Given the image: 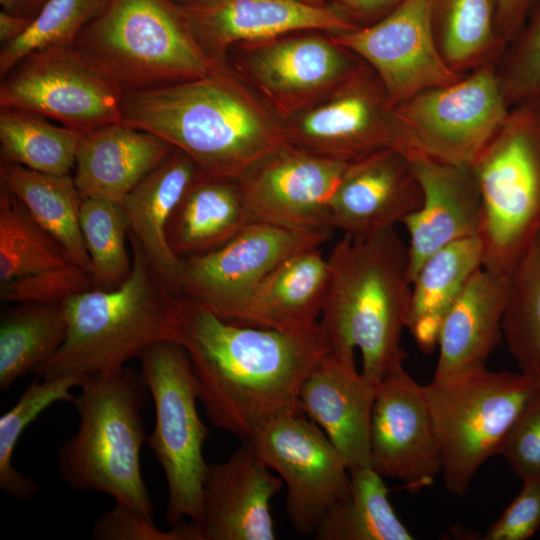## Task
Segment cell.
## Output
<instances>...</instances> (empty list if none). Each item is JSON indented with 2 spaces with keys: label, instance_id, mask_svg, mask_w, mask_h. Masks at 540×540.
<instances>
[{
  "label": "cell",
  "instance_id": "cell-1",
  "mask_svg": "<svg viewBox=\"0 0 540 540\" xmlns=\"http://www.w3.org/2000/svg\"><path fill=\"white\" fill-rule=\"evenodd\" d=\"M182 346L210 423L242 442L263 424L301 411L302 384L330 350L320 325L287 333L229 322L187 303Z\"/></svg>",
  "mask_w": 540,
  "mask_h": 540
},
{
  "label": "cell",
  "instance_id": "cell-2",
  "mask_svg": "<svg viewBox=\"0 0 540 540\" xmlns=\"http://www.w3.org/2000/svg\"><path fill=\"white\" fill-rule=\"evenodd\" d=\"M122 122L159 136L187 154L201 175L212 178L237 180L290 144L286 130L222 62L198 79L125 91Z\"/></svg>",
  "mask_w": 540,
  "mask_h": 540
},
{
  "label": "cell",
  "instance_id": "cell-3",
  "mask_svg": "<svg viewBox=\"0 0 540 540\" xmlns=\"http://www.w3.org/2000/svg\"><path fill=\"white\" fill-rule=\"evenodd\" d=\"M330 280L319 319L330 351L362 356V375L379 384L403 367L412 281L408 246L394 228L344 236L328 256Z\"/></svg>",
  "mask_w": 540,
  "mask_h": 540
},
{
  "label": "cell",
  "instance_id": "cell-4",
  "mask_svg": "<svg viewBox=\"0 0 540 540\" xmlns=\"http://www.w3.org/2000/svg\"><path fill=\"white\" fill-rule=\"evenodd\" d=\"M132 268L114 290L89 289L62 303L67 332L31 373L43 379L117 371L160 342L183 343L186 303L129 231Z\"/></svg>",
  "mask_w": 540,
  "mask_h": 540
},
{
  "label": "cell",
  "instance_id": "cell-5",
  "mask_svg": "<svg viewBox=\"0 0 540 540\" xmlns=\"http://www.w3.org/2000/svg\"><path fill=\"white\" fill-rule=\"evenodd\" d=\"M79 388L73 402L79 428L58 452L62 479L75 490L108 494L152 519L140 461L147 440L142 411L150 395L141 373L124 366L88 375Z\"/></svg>",
  "mask_w": 540,
  "mask_h": 540
},
{
  "label": "cell",
  "instance_id": "cell-6",
  "mask_svg": "<svg viewBox=\"0 0 540 540\" xmlns=\"http://www.w3.org/2000/svg\"><path fill=\"white\" fill-rule=\"evenodd\" d=\"M71 47L124 92L198 79L222 62L206 54L170 0H110Z\"/></svg>",
  "mask_w": 540,
  "mask_h": 540
},
{
  "label": "cell",
  "instance_id": "cell-7",
  "mask_svg": "<svg viewBox=\"0 0 540 540\" xmlns=\"http://www.w3.org/2000/svg\"><path fill=\"white\" fill-rule=\"evenodd\" d=\"M471 167L482 202L483 268L510 276L540 235V103L513 107Z\"/></svg>",
  "mask_w": 540,
  "mask_h": 540
},
{
  "label": "cell",
  "instance_id": "cell-8",
  "mask_svg": "<svg viewBox=\"0 0 540 540\" xmlns=\"http://www.w3.org/2000/svg\"><path fill=\"white\" fill-rule=\"evenodd\" d=\"M439 446L444 486L463 497L538 388L521 372L485 366L423 385Z\"/></svg>",
  "mask_w": 540,
  "mask_h": 540
},
{
  "label": "cell",
  "instance_id": "cell-9",
  "mask_svg": "<svg viewBox=\"0 0 540 540\" xmlns=\"http://www.w3.org/2000/svg\"><path fill=\"white\" fill-rule=\"evenodd\" d=\"M141 375L153 399L155 425L147 443L161 465L168 486L166 521L198 523L208 464L203 445L209 435L198 410V391L185 348L160 342L139 357Z\"/></svg>",
  "mask_w": 540,
  "mask_h": 540
},
{
  "label": "cell",
  "instance_id": "cell-10",
  "mask_svg": "<svg viewBox=\"0 0 540 540\" xmlns=\"http://www.w3.org/2000/svg\"><path fill=\"white\" fill-rule=\"evenodd\" d=\"M510 112L499 75L488 67L392 106L399 151L469 166Z\"/></svg>",
  "mask_w": 540,
  "mask_h": 540
},
{
  "label": "cell",
  "instance_id": "cell-11",
  "mask_svg": "<svg viewBox=\"0 0 540 540\" xmlns=\"http://www.w3.org/2000/svg\"><path fill=\"white\" fill-rule=\"evenodd\" d=\"M330 235L252 221L219 248L183 258L178 295L192 307L235 322L277 265L299 251L321 246Z\"/></svg>",
  "mask_w": 540,
  "mask_h": 540
},
{
  "label": "cell",
  "instance_id": "cell-12",
  "mask_svg": "<svg viewBox=\"0 0 540 540\" xmlns=\"http://www.w3.org/2000/svg\"><path fill=\"white\" fill-rule=\"evenodd\" d=\"M248 442L287 488L285 513L293 529L314 536L327 512L349 496V469L323 430L301 411L257 428Z\"/></svg>",
  "mask_w": 540,
  "mask_h": 540
},
{
  "label": "cell",
  "instance_id": "cell-13",
  "mask_svg": "<svg viewBox=\"0 0 540 540\" xmlns=\"http://www.w3.org/2000/svg\"><path fill=\"white\" fill-rule=\"evenodd\" d=\"M1 79L0 108L51 118L80 134L122 122L124 91L71 46L32 52Z\"/></svg>",
  "mask_w": 540,
  "mask_h": 540
},
{
  "label": "cell",
  "instance_id": "cell-14",
  "mask_svg": "<svg viewBox=\"0 0 540 540\" xmlns=\"http://www.w3.org/2000/svg\"><path fill=\"white\" fill-rule=\"evenodd\" d=\"M331 40L375 69L391 106L462 78L440 52L431 0H401L376 23L336 34Z\"/></svg>",
  "mask_w": 540,
  "mask_h": 540
},
{
  "label": "cell",
  "instance_id": "cell-15",
  "mask_svg": "<svg viewBox=\"0 0 540 540\" xmlns=\"http://www.w3.org/2000/svg\"><path fill=\"white\" fill-rule=\"evenodd\" d=\"M348 164L288 144L237 181L252 221L331 234L330 201Z\"/></svg>",
  "mask_w": 540,
  "mask_h": 540
},
{
  "label": "cell",
  "instance_id": "cell-16",
  "mask_svg": "<svg viewBox=\"0 0 540 540\" xmlns=\"http://www.w3.org/2000/svg\"><path fill=\"white\" fill-rule=\"evenodd\" d=\"M371 467L411 490L433 483L442 463L424 392L403 367L379 383L370 425Z\"/></svg>",
  "mask_w": 540,
  "mask_h": 540
},
{
  "label": "cell",
  "instance_id": "cell-17",
  "mask_svg": "<svg viewBox=\"0 0 540 540\" xmlns=\"http://www.w3.org/2000/svg\"><path fill=\"white\" fill-rule=\"evenodd\" d=\"M179 7L198 44L216 61L241 41L263 42L299 30L341 34L357 28L337 8L301 0H204Z\"/></svg>",
  "mask_w": 540,
  "mask_h": 540
},
{
  "label": "cell",
  "instance_id": "cell-18",
  "mask_svg": "<svg viewBox=\"0 0 540 540\" xmlns=\"http://www.w3.org/2000/svg\"><path fill=\"white\" fill-rule=\"evenodd\" d=\"M248 442L225 461L208 464L201 515L202 540H274L271 501L283 481Z\"/></svg>",
  "mask_w": 540,
  "mask_h": 540
},
{
  "label": "cell",
  "instance_id": "cell-19",
  "mask_svg": "<svg viewBox=\"0 0 540 540\" xmlns=\"http://www.w3.org/2000/svg\"><path fill=\"white\" fill-rule=\"evenodd\" d=\"M421 202L406 155L383 148L349 162L330 201L331 222L344 236L362 238L402 224Z\"/></svg>",
  "mask_w": 540,
  "mask_h": 540
},
{
  "label": "cell",
  "instance_id": "cell-20",
  "mask_svg": "<svg viewBox=\"0 0 540 540\" xmlns=\"http://www.w3.org/2000/svg\"><path fill=\"white\" fill-rule=\"evenodd\" d=\"M421 189V206L404 221L409 234L411 281L433 253L462 239L479 237L482 202L469 165L445 163L418 152L405 154Z\"/></svg>",
  "mask_w": 540,
  "mask_h": 540
},
{
  "label": "cell",
  "instance_id": "cell-21",
  "mask_svg": "<svg viewBox=\"0 0 540 540\" xmlns=\"http://www.w3.org/2000/svg\"><path fill=\"white\" fill-rule=\"evenodd\" d=\"M378 385L356 370L354 355L329 350L300 389L301 412L323 430L349 471L371 467L370 425Z\"/></svg>",
  "mask_w": 540,
  "mask_h": 540
},
{
  "label": "cell",
  "instance_id": "cell-22",
  "mask_svg": "<svg viewBox=\"0 0 540 540\" xmlns=\"http://www.w3.org/2000/svg\"><path fill=\"white\" fill-rule=\"evenodd\" d=\"M286 133L294 146L348 162L383 148H399L392 106L360 82L347 83Z\"/></svg>",
  "mask_w": 540,
  "mask_h": 540
},
{
  "label": "cell",
  "instance_id": "cell-23",
  "mask_svg": "<svg viewBox=\"0 0 540 540\" xmlns=\"http://www.w3.org/2000/svg\"><path fill=\"white\" fill-rule=\"evenodd\" d=\"M510 276L483 267L468 279L440 327L433 380L485 366L502 338Z\"/></svg>",
  "mask_w": 540,
  "mask_h": 540
},
{
  "label": "cell",
  "instance_id": "cell-24",
  "mask_svg": "<svg viewBox=\"0 0 540 540\" xmlns=\"http://www.w3.org/2000/svg\"><path fill=\"white\" fill-rule=\"evenodd\" d=\"M175 148L159 136L113 123L81 135L74 181L82 198L122 199Z\"/></svg>",
  "mask_w": 540,
  "mask_h": 540
},
{
  "label": "cell",
  "instance_id": "cell-25",
  "mask_svg": "<svg viewBox=\"0 0 540 540\" xmlns=\"http://www.w3.org/2000/svg\"><path fill=\"white\" fill-rule=\"evenodd\" d=\"M329 280L328 257L320 246L299 251L263 279L233 323L287 333L309 332L319 325Z\"/></svg>",
  "mask_w": 540,
  "mask_h": 540
},
{
  "label": "cell",
  "instance_id": "cell-26",
  "mask_svg": "<svg viewBox=\"0 0 540 540\" xmlns=\"http://www.w3.org/2000/svg\"><path fill=\"white\" fill-rule=\"evenodd\" d=\"M198 174L194 161L175 149L120 202L129 220V231L177 294L182 259L168 245L166 226L176 205Z\"/></svg>",
  "mask_w": 540,
  "mask_h": 540
},
{
  "label": "cell",
  "instance_id": "cell-27",
  "mask_svg": "<svg viewBox=\"0 0 540 540\" xmlns=\"http://www.w3.org/2000/svg\"><path fill=\"white\" fill-rule=\"evenodd\" d=\"M250 222L237 180L199 173L172 212L166 238L171 251L183 259L219 248Z\"/></svg>",
  "mask_w": 540,
  "mask_h": 540
},
{
  "label": "cell",
  "instance_id": "cell-28",
  "mask_svg": "<svg viewBox=\"0 0 540 540\" xmlns=\"http://www.w3.org/2000/svg\"><path fill=\"white\" fill-rule=\"evenodd\" d=\"M250 56V69L266 93L295 99L341 80L349 68L340 47L318 36L263 41Z\"/></svg>",
  "mask_w": 540,
  "mask_h": 540
},
{
  "label": "cell",
  "instance_id": "cell-29",
  "mask_svg": "<svg viewBox=\"0 0 540 540\" xmlns=\"http://www.w3.org/2000/svg\"><path fill=\"white\" fill-rule=\"evenodd\" d=\"M483 267L479 237L453 242L428 257L412 279L406 328L423 352L438 343L442 320L471 275Z\"/></svg>",
  "mask_w": 540,
  "mask_h": 540
},
{
  "label": "cell",
  "instance_id": "cell-30",
  "mask_svg": "<svg viewBox=\"0 0 540 540\" xmlns=\"http://www.w3.org/2000/svg\"><path fill=\"white\" fill-rule=\"evenodd\" d=\"M0 183L23 204L33 220L58 242L70 262L91 274V261L80 228L82 197L74 177L1 163Z\"/></svg>",
  "mask_w": 540,
  "mask_h": 540
},
{
  "label": "cell",
  "instance_id": "cell-31",
  "mask_svg": "<svg viewBox=\"0 0 540 540\" xmlns=\"http://www.w3.org/2000/svg\"><path fill=\"white\" fill-rule=\"evenodd\" d=\"M351 490L322 519L318 540H412L414 537L396 515L383 476L372 467L349 471Z\"/></svg>",
  "mask_w": 540,
  "mask_h": 540
},
{
  "label": "cell",
  "instance_id": "cell-32",
  "mask_svg": "<svg viewBox=\"0 0 540 540\" xmlns=\"http://www.w3.org/2000/svg\"><path fill=\"white\" fill-rule=\"evenodd\" d=\"M62 304L21 303L0 323V389L51 358L65 340Z\"/></svg>",
  "mask_w": 540,
  "mask_h": 540
},
{
  "label": "cell",
  "instance_id": "cell-33",
  "mask_svg": "<svg viewBox=\"0 0 540 540\" xmlns=\"http://www.w3.org/2000/svg\"><path fill=\"white\" fill-rule=\"evenodd\" d=\"M81 135L42 116L0 108L1 163L53 175L70 174Z\"/></svg>",
  "mask_w": 540,
  "mask_h": 540
},
{
  "label": "cell",
  "instance_id": "cell-34",
  "mask_svg": "<svg viewBox=\"0 0 540 540\" xmlns=\"http://www.w3.org/2000/svg\"><path fill=\"white\" fill-rule=\"evenodd\" d=\"M502 337L520 372L540 385V235L510 274Z\"/></svg>",
  "mask_w": 540,
  "mask_h": 540
},
{
  "label": "cell",
  "instance_id": "cell-35",
  "mask_svg": "<svg viewBox=\"0 0 540 540\" xmlns=\"http://www.w3.org/2000/svg\"><path fill=\"white\" fill-rule=\"evenodd\" d=\"M63 248L0 183V282L63 267Z\"/></svg>",
  "mask_w": 540,
  "mask_h": 540
},
{
  "label": "cell",
  "instance_id": "cell-36",
  "mask_svg": "<svg viewBox=\"0 0 540 540\" xmlns=\"http://www.w3.org/2000/svg\"><path fill=\"white\" fill-rule=\"evenodd\" d=\"M497 0H431L440 52L455 71L501 42L496 30Z\"/></svg>",
  "mask_w": 540,
  "mask_h": 540
},
{
  "label": "cell",
  "instance_id": "cell-37",
  "mask_svg": "<svg viewBox=\"0 0 540 540\" xmlns=\"http://www.w3.org/2000/svg\"><path fill=\"white\" fill-rule=\"evenodd\" d=\"M85 375H68L53 379L34 380L17 403L0 417V488L19 500L34 496L38 486L32 479L13 467L16 445L29 424L56 402L73 403L71 389L80 387Z\"/></svg>",
  "mask_w": 540,
  "mask_h": 540
},
{
  "label": "cell",
  "instance_id": "cell-38",
  "mask_svg": "<svg viewBox=\"0 0 540 540\" xmlns=\"http://www.w3.org/2000/svg\"><path fill=\"white\" fill-rule=\"evenodd\" d=\"M80 228L91 261L93 286H120L132 268L125 243L130 225L120 203L82 198Z\"/></svg>",
  "mask_w": 540,
  "mask_h": 540
},
{
  "label": "cell",
  "instance_id": "cell-39",
  "mask_svg": "<svg viewBox=\"0 0 540 540\" xmlns=\"http://www.w3.org/2000/svg\"><path fill=\"white\" fill-rule=\"evenodd\" d=\"M110 0H46L28 29L16 40L2 45L0 77L7 75L32 52L72 46L83 28Z\"/></svg>",
  "mask_w": 540,
  "mask_h": 540
},
{
  "label": "cell",
  "instance_id": "cell-40",
  "mask_svg": "<svg viewBox=\"0 0 540 540\" xmlns=\"http://www.w3.org/2000/svg\"><path fill=\"white\" fill-rule=\"evenodd\" d=\"M510 42L504 72L499 75L509 105L540 100V0Z\"/></svg>",
  "mask_w": 540,
  "mask_h": 540
},
{
  "label": "cell",
  "instance_id": "cell-41",
  "mask_svg": "<svg viewBox=\"0 0 540 540\" xmlns=\"http://www.w3.org/2000/svg\"><path fill=\"white\" fill-rule=\"evenodd\" d=\"M92 285L88 271L69 264L1 283L0 299L3 302L62 304Z\"/></svg>",
  "mask_w": 540,
  "mask_h": 540
},
{
  "label": "cell",
  "instance_id": "cell-42",
  "mask_svg": "<svg viewBox=\"0 0 540 540\" xmlns=\"http://www.w3.org/2000/svg\"><path fill=\"white\" fill-rule=\"evenodd\" d=\"M92 536L97 540H202L192 521L160 530L151 518L119 502L95 521Z\"/></svg>",
  "mask_w": 540,
  "mask_h": 540
},
{
  "label": "cell",
  "instance_id": "cell-43",
  "mask_svg": "<svg viewBox=\"0 0 540 540\" xmlns=\"http://www.w3.org/2000/svg\"><path fill=\"white\" fill-rule=\"evenodd\" d=\"M499 455L521 481L540 479V385L509 430Z\"/></svg>",
  "mask_w": 540,
  "mask_h": 540
},
{
  "label": "cell",
  "instance_id": "cell-44",
  "mask_svg": "<svg viewBox=\"0 0 540 540\" xmlns=\"http://www.w3.org/2000/svg\"><path fill=\"white\" fill-rule=\"evenodd\" d=\"M540 528V479L522 481V488L484 540H527Z\"/></svg>",
  "mask_w": 540,
  "mask_h": 540
},
{
  "label": "cell",
  "instance_id": "cell-45",
  "mask_svg": "<svg viewBox=\"0 0 540 540\" xmlns=\"http://www.w3.org/2000/svg\"><path fill=\"white\" fill-rule=\"evenodd\" d=\"M496 30L501 42H511L537 0H497Z\"/></svg>",
  "mask_w": 540,
  "mask_h": 540
},
{
  "label": "cell",
  "instance_id": "cell-46",
  "mask_svg": "<svg viewBox=\"0 0 540 540\" xmlns=\"http://www.w3.org/2000/svg\"><path fill=\"white\" fill-rule=\"evenodd\" d=\"M348 18L368 19L387 14L401 0H332Z\"/></svg>",
  "mask_w": 540,
  "mask_h": 540
},
{
  "label": "cell",
  "instance_id": "cell-47",
  "mask_svg": "<svg viewBox=\"0 0 540 540\" xmlns=\"http://www.w3.org/2000/svg\"><path fill=\"white\" fill-rule=\"evenodd\" d=\"M33 18L0 11V43L8 44L20 37L30 26Z\"/></svg>",
  "mask_w": 540,
  "mask_h": 540
},
{
  "label": "cell",
  "instance_id": "cell-48",
  "mask_svg": "<svg viewBox=\"0 0 540 540\" xmlns=\"http://www.w3.org/2000/svg\"><path fill=\"white\" fill-rule=\"evenodd\" d=\"M46 0H0L2 10L14 15L34 18Z\"/></svg>",
  "mask_w": 540,
  "mask_h": 540
},
{
  "label": "cell",
  "instance_id": "cell-49",
  "mask_svg": "<svg viewBox=\"0 0 540 540\" xmlns=\"http://www.w3.org/2000/svg\"><path fill=\"white\" fill-rule=\"evenodd\" d=\"M170 1L178 5H187V4H192V3H196V2H200L204 0H170Z\"/></svg>",
  "mask_w": 540,
  "mask_h": 540
},
{
  "label": "cell",
  "instance_id": "cell-50",
  "mask_svg": "<svg viewBox=\"0 0 540 540\" xmlns=\"http://www.w3.org/2000/svg\"><path fill=\"white\" fill-rule=\"evenodd\" d=\"M307 4L316 5V6H324V0H301Z\"/></svg>",
  "mask_w": 540,
  "mask_h": 540
},
{
  "label": "cell",
  "instance_id": "cell-51",
  "mask_svg": "<svg viewBox=\"0 0 540 540\" xmlns=\"http://www.w3.org/2000/svg\"><path fill=\"white\" fill-rule=\"evenodd\" d=\"M537 102H538V103H540V100H539V101H537Z\"/></svg>",
  "mask_w": 540,
  "mask_h": 540
}]
</instances>
